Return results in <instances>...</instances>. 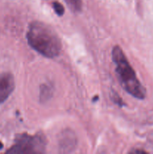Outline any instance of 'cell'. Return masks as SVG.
<instances>
[{
  "label": "cell",
  "mask_w": 153,
  "mask_h": 154,
  "mask_svg": "<svg viewBox=\"0 0 153 154\" xmlns=\"http://www.w3.org/2000/svg\"><path fill=\"white\" fill-rule=\"evenodd\" d=\"M26 38L32 48L46 58L57 57L62 50L58 36L51 27L43 22H32L28 26Z\"/></svg>",
  "instance_id": "6da1fadb"
},
{
  "label": "cell",
  "mask_w": 153,
  "mask_h": 154,
  "mask_svg": "<svg viewBox=\"0 0 153 154\" xmlns=\"http://www.w3.org/2000/svg\"><path fill=\"white\" fill-rule=\"evenodd\" d=\"M52 7H53L54 11H55L56 14L58 16H62L64 13V6L58 2H53L52 3Z\"/></svg>",
  "instance_id": "ba28073f"
},
{
  "label": "cell",
  "mask_w": 153,
  "mask_h": 154,
  "mask_svg": "<svg viewBox=\"0 0 153 154\" xmlns=\"http://www.w3.org/2000/svg\"><path fill=\"white\" fill-rule=\"evenodd\" d=\"M45 147L46 140L41 134L37 135L20 134L16 135L14 144L6 153L11 154L40 153L44 152Z\"/></svg>",
  "instance_id": "3957f363"
},
{
  "label": "cell",
  "mask_w": 153,
  "mask_h": 154,
  "mask_svg": "<svg viewBox=\"0 0 153 154\" xmlns=\"http://www.w3.org/2000/svg\"><path fill=\"white\" fill-rule=\"evenodd\" d=\"M52 96V89L46 84L41 86L40 93V99L41 101H46Z\"/></svg>",
  "instance_id": "8992f818"
},
{
  "label": "cell",
  "mask_w": 153,
  "mask_h": 154,
  "mask_svg": "<svg viewBox=\"0 0 153 154\" xmlns=\"http://www.w3.org/2000/svg\"><path fill=\"white\" fill-rule=\"evenodd\" d=\"M15 89L13 75L8 72L0 73V104L5 102Z\"/></svg>",
  "instance_id": "277c9868"
},
{
  "label": "cell",
  "mask_w": 153,
  "mask_h": 154,
  "mask_svg": "<svg viewBox=\"0 0 153 154\" xmlns=\"http://www.w3.org/2000/svg\"><path fill=\"white\" fill-rule=\"evenodd\" d=\"M70 9L73 11H80L82 8V1L81 0H64Z\"/></svg>",
  "instance_id": "52a82bcc"
},
{
  "label": "cell",
  "mask_w": 153,
  "mask_h": 154,
  "mask_svg": "<svg viewBox=\"0 0 153 154\" xmlns=\"http://www.w3.org/2000/svg\"><path fill=\"white\" fill-rule=\"evenodd\" d=\"M112 58L116 64L117 77L123 89L134 98L143 99L146 97L145 88L138 80L122 48L118 45L112 48Z\"/></svg>",
  "instance_id": "7a4b0ae2"
},
{
  "label": "cell",
  "mask_w": 153,
  "mask_h": 154,
  "mask_svg": "<svg viewBox=\"0 0 153 154\" xmlns=\"http://www.w3.org/2000/svg\"><path fill=\"white\" fill-rule=\"evenodd\" d=\"M2 147H3V144L0 142V150H1V149H2Z\"/></svg>",
  "instance_id": "30bf717a"
},
{
  "label": "cell",
  "mask_w": 153,
  "mask_h": 154,
  "mask_svg": "<svg viewBox=\"0 0 153 154\" xmlns=\"http://www.w3.org/2000/svg\"><path fill=\"white\" fill-rule=\"evenodd\" d=\"M75 141H76V140H75L74 136H72L70 133L68 135L66 132H64V135L62 136V139L61 141L62 147H64L63 149H64V150H68V151H70V147H72V146L74 145Z\"/></svg>",
  "instance_id": "5b68a950"
},
{
  "label": "cell",
  "mask_w": 153,
  "mask_h": 154,
  "mask_svg": "<svg viewBox=\"0 0 153 154\" xmlns=\"http://www.w3.org/2000/svg\"><path fill=\"white\" fill-rule=\"evenodd\" d=\"M131 153H145L146 152L143 150H134V151H132Z\"/></svg>",
  "instance_id": "9c48e42d"
}]
</instances>
